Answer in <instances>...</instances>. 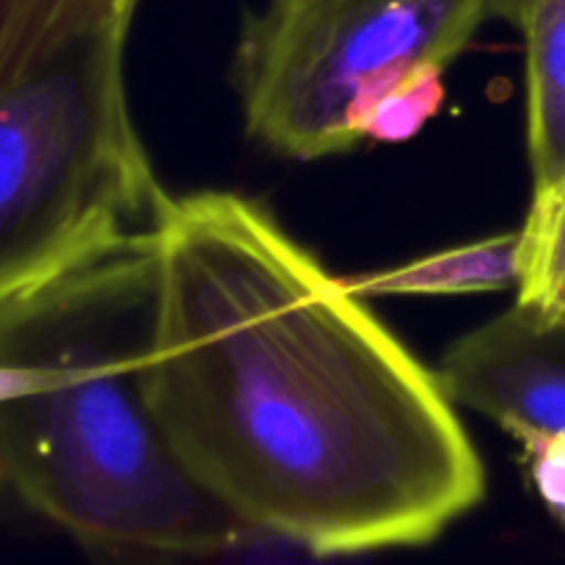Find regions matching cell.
Wrapping results in <instances>:
<instances>
[{"label": "cell", "mask_w": 565, "mask_h": 565, "mask_svg": "<svg viewBox=\"0 0 565 565\" xmlns=\"http://www.w3.org/2000/svg\"><path fill=\"white\" fill-rule=\"evenodd\" d=\"M127 33L86 36L0 94V296L163 218L171 196L127 99Z\"/></svg>", "instance_id": "cell-3"}, {"label": "cell", "mask_w": 565, "mask_h": 565, "mask_svg": "<svg viewBox=\"0 0 565 565\" xmlns=\"http://www.w3.org/2000/svg\"><path fill=\"white\" fill-rule=\"evenodd\" d=\"M563 326H565V323H563Z\"/></svg>", "instance_id": "cell-12"}, {"label": "cell", "mask_w": 565, "mask_h": 565, "mask_svg": "<svg viewBox=\"0 0 565 565\" xmlns=\"http://www.w3.org/2000/svg\"><path fill=\"white\" fill-rule=\"evenodd\" d=\"M138 0H0V94L47 70L61 53L119 22Z\"/></svg>", "instance_id": "cell-7"}, {"label": "cell", "mask_w": 565, "mask_h": 565, "mask_svg": "<svg viewBox=\"0 0 565 565\" xmlns=\"http://www.w3.org/2000/svg\"><path fill=\"white\" fill-rule=\"evenodd\" d=\"M516 0H265L248 11L232 58L243 125L292 160L362 147L348 125L353 99L384 72L450 66Z\"/></svg>", "instance_id": "cell-4"}, {"label": "cell", "mask_w": 565, "mask_h": 565, "mask_svg": "<svg viewBox=\"0 0 565 565\" xmlns=\"http://www.w3.org/2000/svg\"><path fill=\"white\" fill-rule=\"evenodd\" d=\"M445 105V66L412 64L384 72L364 86L348 110L359 141L403 143L417 136Z\"/></svg>", "instance_id": "cell-10"}, {"label": "cell", "mask_w": 565, "mask_h": 565, "mask_svg": "<svg viewBox=\"0 0 565 565\" xmlns=\"http://www.w3.org/2000/svg\"><path fill=\"white\" fill-rule=\"evenodd\" d=\"M516 307L541 323H565V174L533 188L519 230Z\"/></svg>", "instance_id": "cell-9"}, {"label": "cell", "mask_w": 565, "mask_h": 565, "mask_svg": "<svg viewBox=\"0 0 565 565\" xmlns=\"http://www.w3.org/2000/svg\"><path fill=\"white\" fill-rule=\"evenodd\" d=\"M147 401L213 500L323 561L428 546L486 497L439 373L241 193L166 204Z\"/></svg>", "instance_id": "cell-1"}, {"label": "cell", "mask_w": 565, "mask_h": 565, "mask_svg": "<svg viewBox=\"0 0 565 565\" xmlns=\"http://www.w3.org/2000/svg\"><path fill=\"white\" fill-rule=\"evenodd\" d=\"M158 224L0 296V500L99 555L204 561L241 516L185 472L147 401Z\"/></svg>", "instance_id": "cell-2"}, {"label": "cell", "mask_w": 565, "mask_h": 565, "mask_svg": "<svg viewBox=\"0 0 565 565\" xmlns=\"http://www.w3.org/2000/svg\"><path fill=\"white\" fill-rule=\"evenodd\" d=\"M342 281L362 298L469 296V292L508 290L519 281V230L494 235L489 241L445 248L397 268L345 276Z\"/></svg>", "instance_id": "cell-8"}, {"label": "cell", "mask_w": 565, "mask_h": 565, "mask_svg": "<svg viewBox=\"0 0 565 565\" xmlns=\"http://www.w3.org/2000/svg\"><path fill=\"white\" fill-rule=\"evenodd\" d=\"M439 381L456 406L522 430L565 434V326L508 312L458 337L439 362Z\"/></svg>", "instance_id": "cell-5"}, {"label": "cell", "mask_w": 565, "mask_h": 565, "mask_svg": "<svg viewBox=\"0 0 565 565\" xmlns=\"http://www.w3.org/2000/svg\"><path fill=\"white\" fill-rule=\"evenodd\" d=\"M513 439L522 445L524 467L535 494L555 522L565 527V434L563 430H522Z\"/></svg>", "instance_id": "cell-11"}, {"label": "cell", "mask_w": 565, "mask_h": 565, "mask_svg": "<svg viewBox=\"0 0 565 565\" xmlns=\"http://www.w3.org/2000/svg\"><path fill=\"white\" fill-rule=\"evenodd\" d=\"M533 188L565 174V0H516Z\"/></svg>", "instance_id": "cell-6"}]
</instances>
